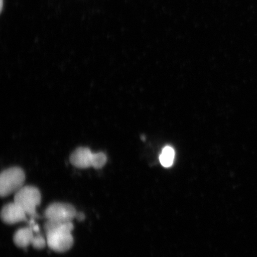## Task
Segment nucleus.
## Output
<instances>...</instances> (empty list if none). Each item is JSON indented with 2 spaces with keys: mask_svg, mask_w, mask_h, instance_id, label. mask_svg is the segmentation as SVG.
I'll list each match as a JSON object with an SVG mask.
<instances>
[{
  "mask_svg": "<svg viewBox=\"0 0 257 257\" xmlns=\"http://www.w3.org/2000/svg\"><path fill=\"white\" fill-rule=\"evenodd\" d=\"M25 181V172L18 167H13L3 171L0 175V195L2 197L16 194L23 187Z\"/></svg>",
  "mask_w": 257,
  "mask_h": 257,
  "instance_id": "obj_1",
  "label": "nucleus"
},
{
  "mask_svg": "<svg viewBox=\"0 0 257 257\" xmlns=\"http://www.w3.org/2000/svg\"><path fill=\"white\" fill-rule=\"evenodd\" d=\"M14 201L24 209L28 216L34 219L38 217L37 207L41 203V194L37 188L32 186H24L16 193Z\"/></svg>",
  "mask_w": 257,
  "mask_h": 257,
  "instance_id": "obj_2",
  "label": "nucleus"
},
{
  "mask_svg": "<svg viewBox=\"0 0 257 257\" xmlns=\"http://www.w3.org/2000/svg\"><path fill=\"white\" fill-rule=\"evenodd\" d=\"M77 211L72 205L65 202H54L45 211L47 220L72 221L76 218Z\"/></svg>",
  "mask_w": 257,
  "mask_h": 257,
  "instance_id": "obj_3",
  "label": "nucleus"
},
{
  "mask_svg": "<svg viewBox=\"0 0 257 257\" xmlns=\"http://www.w3.org/2000/svg\"><path fill=\"white\" fill-rule=\"evenodd\" d=\"M47 245L57 252H64L72 248L74 239L72 232L56 231L46 233Z\"/></svg>",
  "mask_w": 257,
  "mask_h": 257,
  "instance_id": "obj_4",
  "label": "nucleus"
},
{
  "mask_svg": "<svg viewBox=\"0 0 257 257\" xmlns=\"http://www.w3.org/2000/svg\"><path fill=\"white\" fill-rule=\"evenodd\" d=\"M27 216L24 209L15 201L5 205L1 211L2 220L8 224L27 221Z\"/></svg>",
  "mask_w": 257,
  "mask_h": 257,
  "instance_id": "obj_5",
  "label": "nucleus"
},
{
  "mask_svg": "<svg viewBox=\"0 0 257 257\" xmlns=\"http://www.w3.org/2000/svg\"><path fill=\"white\" fill-rule=\"evenodd\" d=\"M93 153L88 148L80 147L74 151L70 157V162L77 168L87 169L92 167Z\"/></svg>",
  "mask_w": 257,
  "mask_h": 257,
  "instance_id": "obj_6",
  "label": "nucleus"
},
{
  "mask_svg": "<svg viewBox=\"0 0 257 257\" xmlns=\"http://www.w3.org/2000/svg\"><path fill=\"white\" fill-rule=\"evenodd\" d=\"M34 235V231L31 227L21 228L16 231L14 234V243L19 248H27V246L31 245Z\"/></svg>",
  "mask_w": 257,
  "mask_h": 257,
  "instance_id": "obj_7",
  "label": "nucleus"
},
{
  "mask_svg": "<svg viewBox=\"0 0 257 257\" xmlns=\"http://www.w3.org/2000/svg\"><path fill=\"white\" fill-rule=\"evenodd\" d=\"M74 226L72 221H60L47 220L44 224V230L46 233L56 232V231H65L72 232Z\"/></svg>",
  "mask_w": 257,
  "mask_h": 257,
  "instance_id": "obj_8",
  "label": "nucleus"
},
{
  "mask_svg": "<svg viewBox=\"0 0 257 257\" xmlns=\"http://www.w3.org/2000/svg\"><path fill=\"white\" fill-rule=\"evenodd\" d=\"M175 159V151L170 147L164 148L160 156L161 164L165 168H169L173 165Z\"/></svg>",
  "mask_w": 257,
  "mask_h": 257,
  "instance_id": "obj_9",
  "label": "nucleus"
},
{
  "mask_svg": "<svg viewBox=\"0 0 257 257\" xmlns=\"http://www.w3.org/2000/svg\"><path fill=\"white\" fill-rule=\"evenodd\" d=\"M107 158L105 154L102 152L93 153L92 167L96 169L102 168L107 162Z\"/></svg>",
  "mask_w": 257,
  "mask_h": 257,
  "instance_id": "obj_10",
  "label": "nucleus"
},
{
  "mask_svg": "<svg viewBox=\"0 0 257 257\" xmlns=\"http://www.w3.org/2000/svg\"><path fill=\"white\" fill-rule=\"evenodd\" d=\"M46 245H47V239H45L41 233H37L36 234H35L31 243V245L34 248L42 249L44 248Z\"/></svg>",
  "mask_w": 257,
  "mask_h": 257,
  "instance_id": "obj_11",
  "label": "nucleus"
},
{
  "mask_svg": "<svg viewBox=\"0 0 257 257\" xmlns=\"http://www.w3.org/2000/svg\"><path fill=\"white\" fill-rule=\"evenodd\" d=\"M85 214L81 212H77L76 218L77 220L82 221L85 219Z\"/></svg>",
  "mask_w": 257,
  "mask_h": 257,
  "instance_id": "obj_12",
  "label": "nucleus"
},
{
  "mask_svg": "<svg viewBox=\"0 0 257 257\" xmlns=\"http://www.w3.org/2000/svg\"><path fill=\"white\" fill-rule=\"evenodd\" d=\"M1 12L2 11V10H3V0H1Z\"/></svg>",
  "mask_w": 257,
  "mask_h": 257,
  "instance_id": "obj_13",
  "label": "nucleus"
}]
</instances>
